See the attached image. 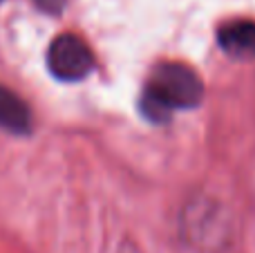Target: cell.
Listing matches in <instances>:
<instances>
[{
	"label": "cell",
	"instance_id": "obj_4",
	"mask_svg": "<svg viewBox=\"0 0 255 253\" xmlns=\"http://www.w3.org/2000/svg\"><path fill=\"white\" fill-rule=\"evenodd\" d=\"M220 47L233 58H255V22L235 20L220 29Z\"/></svg>",
	"mask_w": 255,
	"mask_h": 253
},
{
	"label": "cell",
	"instance_id": "obj_3",
	"mask_svg": "<svg viewBox=\"0 0 255 253\" xmlns=\"http://www.w3.org/2000/svg\"><path fill=\"white\" fill-rule=\"evenodd\" d=\"M47 67L61 81H81L92 72L94 56L79 36L63 34L49 45Z\"/></svg>",
	"mask_w": 255,
	"mask_h": 253
},
{
	"label": "cell",
	"instance_id": "obj_2",
	"mask_svg": "<svg viewBox=\"0 0 255 253\" xmlns=\"http://www.w3.org/2000/svg\"><path fill=\"white\" fill-rule=\"evenodd\" d=\"M184 238L199 251H220L229 240V220L217 202L195 200L181 215Z\"/></svg>",
	"mask_w": 255,
	"mask_h": 253
},
{
	"label": "cell",
	"instance_id": "obj_6",
	"mask_svg": "<svg viewBox=\"0 0 255 253\" xmlns=\"http://www.w3.org/2000/svg\"><path fill=\"white\" fill-rule=\"evenodd\" d=\"M67 0H34V4L45 13H61Z\"/></svg>",
	"mask_w": 255,
	"mask_h": 253
},
{
	"label": "cell",
	"instance_id": "obj_5",
	"mask_svg": "<svg viewBox=\"0 0 255 253\" xmlns=\"http://www.w3.org/2000/svg\"><path fill=\"white\" fill-rule=\"evenodd\" d=\"M0 128L13 134H25L31 128L29 106L4 85H0Z\"/></svg>",
	"mask_w": 255,
	"mask_h": 253
},
{
	"label": "cell",
	"instance_id": "obj_1",
	"mask_svg": "<svg viewBox=\"0 0 255 253\" xmlns=\"http://www.w3.org/2000/svg\"><path fill=\"white\" fill-rule=\"evenodd\" d=\"M202 97L204 85L188 65L161 63L148 76L141 108L148 119L166 121L175 110H188V108L199 106Z\"/></svg>",
	"mask_w": 255,
	"mask_h": 253
}]
</instances>
